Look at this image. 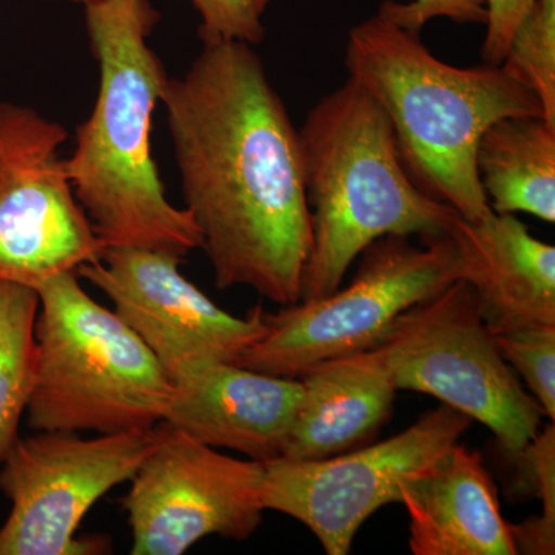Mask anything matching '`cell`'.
<instances>
[{
	"mask_svg": "<svg viewBox=\"0 0 555 555\" xmlns=\"http://www.w3.org/2000/svg\"><path fill=\"white\" fill-rule=\"evenodd\" d=\"M160 102L185 207L218 288L301 297L312 246L298 130L250 43H203Z\"/></svg>",
	"mask_w": 555,
	"mask_h": 555,
	"instance_id": "obj_1",
	"label": "cell"
},
{
	"mask_svg": "<svg viewBox=\"0 0 555 555\" xmlns=\"http://www.w3.org/2000/svg\"><path fill=\"white\" fill-rule=\"evenodd\" d=\"M159 17L149 0L87 3L100 87L65 167L105 248H145L185 259L203 244L199 229L188 208L167 198L152 153L153 113L169 79L147 42Z\"/></svg>",
	"mask_w": 555,
	"mask_h": 555,
	"instance_id": "obj_2",
	"label": "cell"
},
{
	"mask_svg": "<svg viewBox=\"0 0 555 555\" xmlns=\"http://www.w3.org/2000/svg\"><path fill=\"white\" fill-rule=\"evenodd\" d=\"M345 65L385 109L416 188L467 221L492 214L478 178V141L496 120L545 118L539 98L502 65L438 60L418 31L382 9L350 28Z\"/></svg>",
	"mask_w": 555,
	"mask_h": 555,
	"instance_id": "obj_3",
	"label": "cell"
},
{
	"mask_svg": "<svg viewBox=\"0 0 555 555\" xmlns=\"http://www.w3.org/2000/svg\"><path fill=\"white\" fill-rule=\"evenodd\" d=\"M312 246L299 301L327 297L385 236L448 235L460 215L422 192L401 164L385 109L347 79L298 130Z\"/></svg>",
	"mask_w": 555,
	"mask_h": 555,
	"instance_id": "obj_4",
	"label": "cell"
},
{
	"mask_svg": "<svg viewBox=\"0 0 555 555\" xmlns=\"http://www.w3.org/2000/svg\"><path fill=\"white\" fill-rule=\"evenodd\" d=\"M36 292L38 367L28 426L119 434L163 423L173 385L115 310L94 301L76 272L50 278Z\"/></svg>",
	"mask_w": 555,
	"mask_h": 555,
	"instance_id": "obj_5",
	"label": "cell"
},
{
	"mask_svg": "<svg viewBox=\"0 0 555 555\" xmlns=\"http://www.w3.org/2000/svg\"><path fill=\"white\" fill-rule=\"evenodd\" d=\"M352 283L327 297L266 312V332L236 363L298 379L328 358L377 345L401 313L459 281L451 236H385L363 251Z\"/></svg>",
	"mask_w": 555,
	"mask_h": 555,
	"instance_id": "obj_6",
	"label": "cell"
},
{
	"mask_svg": "<svg viewBox=\"0 0 555 555\" xmlns=\"http://www.w3.org/2000/svg\"><path fill=\"white\" fill-rule=\"evenodd\" d=\"M397 390L436 397L518 454L542 427V408L500 356L473 287L455 281L408 309L375 345Z\"/></svg>",
	"mask_w": 555,
	"mask_h": 555,
	"instance_id": "obj_7",
	"label": "cell"
},
{
	"mask_svg": "<svg viewBox=\"0 0 555 555\" xmlns=\"http://www.w3.org/2000/svg\"><path fill=\"white\" fill-rule=\"evenodd\" d=\"M163 437V423L94 438L61 430L20 437L0 462V492L11 503L0 555L109 553L105 537H80L79 526L98 500L134 476Z\"/></svg>",
	"mask_w": 555,
	"mask_h": 555,
	"instance_id": "obj_8",
	"label": "cell"
},
{
	"mask_svg": "<svg viewBox=\"0 0 555 555\" xmlns=\"http://www.w3.org/2000/svg\"><path fill=\"white\" fill-rule=\"evenodd\" d=\"M473 420L440 404L379 443L313 462L264 463L262 503L306 526L327 555L350 553L372 514L400 502L404 485L425 474L465 436Z\"/></svg>",
	"mask_w": 555,
	"mask_h": 555,
	"instance_id": "obj_9",
	"label": "cell"
},
{
	"mask_svg": "<svg viewBox=\"0 0 555 555\" xmlns=\"http://www.w3.org/2000/svg\"><path fill=\"white\" fill-rule=\"evenodd\" d=\"M68 131L38 109L0 101V281L31 288L98 261V240L69 182Z\"/></svg>",
	"mask_w": 555,
	"mask_h": 555,
	"instance_id": "obj_10",
	"label": "cell"
},
{
	"mask_svg": "<svg viewBox=\"0 0 555 555\" xmlns=\"http://www.w3.org/2000/svg\"><path fill=\"white\" fill-rule=\"evenodd\" d=\"M122 499L133 555H181L218 535L247 540L264 516V463L222 454L166 423Z\"/></svg>",
	"mask_w": 555,
	"mask_h": 555,
	"instance_id": "obj_11",
	"label": "cell"
},
{
	"mask_svg": "<svg viewBox=\"0 0 555 555\" xmlns=\"http://www.w3.org/2000/svg\"><path fill=\"white\" fill-rule=\"evenodd\" d=\"M184 261L145 248L107 247L98 261L76 270L113 302L170 382L198 364L236 363L266 332L261 306L244 318L218 308L182 275Z\"/></svg>",
	"mask_w": 555,
	"mask_h": 555,
	"instance_id": "obj_12",
	"label": "cell"
},
{
	"mask_svg": "<svg viewBox=\"0 0 555 555\" xmlns=\"http://www.w3.org/2000/svg\"><path fill=\"white\" fill-rule=\"evenodd\" d=\"M163 423L211 448L268 463L281 459L297 418L301 379L238 363H207L171 379Z\"/></svg>",
	"mask_w": 555,
	"mask_h": 555,
	"instance_id": "obj_13",
	"label": "cell"
},
{
	"mask_svg": "<svg viewBox=\"0 0 555 555\" xmlns=\"http://www.w3.org/2000/svg\"><path fill=\"white\" fill-rule=\"evenodd\" d=\"M459 281L473 287L492 335L555 326V248L514 215L460 217L449 232Z\"/></svg>",
	"mask_w": 555,
	"mask_h": 555,
	"instance_id": "obj_14",
	"label": "cell"
},
{
	"mask_svg": "<svg viewBox=\"0 0 555 555\" xmlns=\"http://www.w3.org/2000/svg\"><path fill=\"white\" fill-rule=\"evenodd\" d=\"M414 555H516L511 524L477 451L456 443L422 476L404 485Z\"/></svg>",
	"mask_w": 555,
	"mask_h": 555,
	"instance_id": "obj_15",
	"label": "cell"
},
{
	"mask_svg": "<svg viewBox=\"0 0 555 555\" xmlns=\"http://www.w3.org/2000/svg\"><path fill=\"white\" fill-rule=\"evenodd\" d=\"M298 379L301 403L281 459L313 462L366 447L392 414L397 387L377 347L328 358Z\"/></svg>",
	"mask_w": 555,
	"mask_h": 555,
	"instance_id": "obj_16",
	"label": "cell"
},
{
	"mask_svg": "<svg viewBox=\"0 0 555 555\" xmlns=\"http://www.w3.org/2000/svg\"><path fill=\"white\" fill-rule=\"evenodd\" d=\"M476 164L492 211L555 221V124L545 118L496 120L481 134Z\"/></svg>",
	"mask_w": 555,
	"mask_h": 555,
	"instance_id": "obj_17",
	"label": "cell"
},
{
	"mask_svg": "<svg viewBox=\"0 0 555 555\" xmlns=\"http://www.w3.org/2000/svg\"><path fill=\"white\" fill-rule=\"evenodd\" d=\"M35 288L0 281V462L20 440L38 367Z\"/></svg>",
	"mask_w": 555,
	"mask_h": 555,
	"instance_id": "obj_18",
	"label": "cell"
},
{
	"mask_svg": "<svg viewBox=\"0 0 555 555\" xmlns=\"http://www.w3.org/2000/svg\"><path fill=\"white\" fill-rule=\"evenodd\" d=\"M500 65L539 98L545 119L555 124V0H537Z\"/></svg>",
	"mask_w": 555,
	"mask_h": 555,
	"instance_id": "obj_19",
	"label": "cell"
},
{
	"mask_svg": "<svg viewBox=\"0 0 555 555\" xmlns=\"http://www.w3.org/2000/svg\"><path fill=\"white\" fill-rule=\"evenodd\" d=\"M496 349L528 385L543 414L555 418V326L494 335Z\"/></svg>",
	"mask_w": 555,
	"mask_h": 555,
	"instance_id": "obj_20",
	"label": "cell"
},
{
	"mask_svg": "<svg viewBox=\"0 0 555 555\" xmlns=\"http://www.w3.org/2000/svg\"><path fill=\"white\" fill-rule=\"evenodd\" d=\"M516 465L514 491L535 496L542 502L543 517L555 524V426L540 427L539 433L518 454L507 455Z\"/></svg>",
	"mask_w": 555,
	"mask_h": 555,
	"instance_id": "obj_21",
	"label": "cell"
},
{
	"mask_svg": "<svg viewBox=\"0 0 555 555\" xmlns=\"http://www.w3.org/2000/svg\"><path fill=\"white\" fill-rule=\"evenodd\" d=\"M199 14L203 43L240 40L258 46L266 30L254 0H190Z\"/></svg>",
	"mask_w": 555,
	"mask_h": 555,
	"instance_id": "obj_22",
	"label": "cell"
},
{
	"mask_svg": "<svg viewBox=\"0 0 555 555\" xmlns=\"http://www.w3.org/2000/svg\"><path fill=\"white\" fill-rule=\"evenodd\" d=\"M270 0H254L258 13L264 14ZM379 9L409 30L422 33L427 22L449 20L455 24H483L486 22L485 0H412L409 3L385 0Z\"/></svg>",
	"mask_w": 555,
	"mask_h": 555,
	"instance_id": "obj_23",
	"label": "cell"
},
{
	"mask_svg": "<svg viewBox=\"0 0 555 555\" xmlns=\"http://www.w3.org/2000/svg\"><path fill=\"white\" fill-rule=\"evenodd\" d=\"M535 2L537 0H485L486 36L481 47L485 64H502L514 31Z\"/></svg>",
	"mask_w": 555,
	"mask_h": 555,
	"instance_id": "obj_24",
	"label": "cell"
},
{
	"mask_svg": "<svg viewBox=\"0 0 555 555\" xmlns=\"http://www.w3.org/2000/svg\"><path fill=\"white\" fill-rule=\"evenodd\" d=\"M517 554L553 555L555 553V524L546 517L529 518L525 524L511 525Z\"/></svg>",
	"mask_w": 555,
	"mask_h": 555,
	"instance_id": "obj_25",
	"label": "cell"
},
{
	"mask_svg": "<svg viewBox=\"0 0 555 555\" xmlns=\"http://www.w3.org/2000/svg\"><path fill=\"white\" fill-rule=\"evenodd\" d=\"M65 2L83 3V5H87V3L96 2V0H65Z\"/></svg>",
	"mask_w": 555,
	"mask_h": 555,
	"instance_id": "obj_26",
	"label": "cell"
}]
</instances>
